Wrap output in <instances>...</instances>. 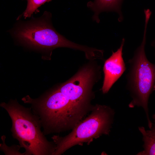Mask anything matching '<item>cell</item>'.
<instances>
[{
    "label": "cell",
    "instance_id": "4",
    "mask_svg": "<svg viewBox=\"0 0 155 155\" xmlns=\"http://www.w3.org/2000/svg\"><path fill=\"white\" fill-rule=\"evenodd\" d=\"M148 25L147 22L145 23L142 42L128 61L129 67L126 76V88L132 98L129 107H142L150 129L153 123L150 118L148 106L150 95L155 90V63L148 60L145 53Z\"/></svg>",
    "mask_w": 155,
    "mask_h": 155
},
{
    "label": "cell",
    "instance_id": "1",
    "mask_svg": "<svg viewBox=\"0 0 155 155\" xmlns=\"http://www.w3.org/2000/svg\"><path fill=\"white\" fill-rule=\"evenodd\" d=\"M22 100L30 104L32 112L40 121L45 135L72 129L85 116L58 87L38 98L27 95Z\"/></svg>",
    "mask_w": 155,
    "mask_h": 155
},
{
    "label": "cell",
    "instance_id": "6",
    "mask_svg": "<svg viewBox=\"0 0 155 155\" xmlns=\"http://www.w3.org/2000/svg\"><path fill=\"white\" fill-rule=\"evenodd\" d=\"M83 66L72 77L58 87L76 108L90 110L94 97V85L101 78V66L95 60Z\"/></svg>",
    "mask_w": 155,
    "mask_h": 155
},
{
    "label": "cell",
    "instance_id": "11",
    "mask_svg": "<svg viewBox=\"0 0 155 155\" xmlns=\"http://www.w3.org/2000/svg\"><path fill=\"white\" fill-rule=\"evenodd\" d=\"M2 143L0 144V150L5 155H24V153H21L20 151L21 148L20 145L13 144L11 146H7L5 143V136H1Z\"/></svg>",
    "mask_w": 155,
    "mask_h": 155
},
{
    "label": "cell",
    "instance_id": "5",
    "mask_svg": "<svg viewBox=\"0 0 155 155\" xmlns=\"http://www.w3.org/2000/svg\"><path fill=\"white\" fill-rule=\"evenodd\" d=\"M114 110L109 106L93 105L90 114L68 135H54L51 138L56 147L52 155H60L72 147L90 142L102 135H109L113 121Z\"/></svg>",
    "mask_w": 155,
    "mask_h": 155
},
{
    "label": "cell",
    "instance_id": "2",
    "mask_svg": "<svg viewBox=\"0 0 155 155\" xmlns=\"http://www.w3.org/2000/svg\"><path fill=\"white\" fill-rule=\"evenodd\" d=\"M0 106L7 113L12 122L11 131L13 138L24 148V155H52L56 145L49 141L41 130L40 121L31 108L20 104L16 99Z\"/></svg>",
    "mask_w": 155,
    "mask_h": 155
},
{
    "label": "cell",
    "instance_id": "8",
    "mask_svg": "<svg viewBox=\"0 0 155 155\" xmlns=\"http://www.w3.org/2000/svg\"><path fill=\"white\" fill-rule=\"evenodd\" d=\"M123 0H94L87 3V7L94 12L92 17L93 20L99 23V14L102 12L113 11L119 15L118 20L122 22L123 17L121 11V6Z\"/></svg>",
    "mask_w": 155,
    "mask_h": 155
},
{
    "label": "cell",
    "instance_id": "3",
    "mask_svg": "<svg viewBox=\"0 0 155 155\" xmlns=\"http://www.w3.org/2000/svg\"><path fill=\"white\" fill-rule=\"evenodd\" d=\"M50 12L45 11L40 17L17 23L9 31L20 42L31 48L44 51L51 55L52 51L66 47L89 53V47L73 42L58 33L53 27Z\"/></svg>",
    "mask_w": 155,
    "mask_h": 155
},
{
    "label": "cell",
    "instance_id": "10",
    "mask_svg": "<svg viewBox=\"0 0 155 155\" xmlns=\"http://www.w3.org/2000/svg\"><path fill=\"white\" fill-rule=\"evenodd\" d=\"M27 4L22 15L25 19L30 17L33 13L41 5L52 0H26Z\"/></svg>",
    "mask_w": 155,
    "mask_h": 155
},
{
    "label": "cell",
    "instance_id": "7",
    "mask_svg": "<svg viewBox=\"0 0 155 155\" xmlns=\"http://www.w3.org/2000/svg\"><path fill=\"white\" fill-rule=\"evenodd\" d=\"M125 39L123 38L117 50L112 51L110 57L106 60L103 67L104 79L101 90L103 94L107 93L126 69L123 57V49Z\"/></svg>",
    "mask_w": 155,
    "mask_h": 155
},
{
    "label": "cell",
    "instance_id": "12",
    "mask_svg": "<svg viewBox=\"0 0 155 155\" xmlns=\"http://www.w3.org/2000/svg\"><path fill=\"white\" fill-rule=\"evenodd\" d=\"M152 117L154 122L152 127L150 130H146V131L149 135L155 138V114L153 115Z\"/></svg>",
    "mask_w": 155,
    "mask_h": 155
},
{
    "label": "cell",
    "instance_id": "9",
    "mask_svg": "<svg viewBox=\"0 0 155 155\" xmlns=\"http://www.w3.org/2000/svg\"><path fill=\"white\" fill-rule=\"evenodd\" d=\"M138 129L143 135L144 150L137 155H155V138L149 135L144 127H139Z\"/></svg>",
    "mask_w": 155,
    "mask_h": 155
}]
</instances>
